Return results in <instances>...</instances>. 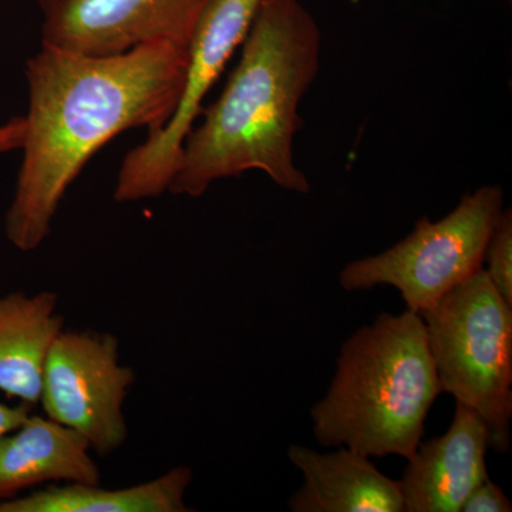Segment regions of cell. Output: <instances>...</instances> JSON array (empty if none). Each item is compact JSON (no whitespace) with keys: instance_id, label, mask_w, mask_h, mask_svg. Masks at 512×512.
Wrapping results in <instances>:
<instances>
[{"instance_id":"6da1fadb","label":"cell","mask_w":512,"mask_h":512,"mask_svg":"<svg viewBox=\"0 0 512 512\" xmlns=\"http://www.w3.org/2000/svg\"><path fill=\"white\" fill-rule=\"evenodd\" d=\"M188 59L187 47L171 42L104 56L42 45L30 57L22 164L5 218L13 247L30 252L46 241L64 195L101 148L124 131L167 123Z\"/></svg>"},{"instance_id":"7a4b0ae2","label":"cell","mask_w":512,"mask_h":512,"mask_svg":"<svg viewBox=\"0 0 512 512\" xmlns=\"http://www.w3.org/2000/svg\"><path fill=\"white\" fill-rule=\"evenodd\" d=\"M221 96L185 138L168 192L198 198L217 181L262 171L284 190L308 194L293 140L299 106L319 70L322 36L301 0H262Z\"/></svg>"},{"instance_id":"3957f363","label":"cell","mask_w":512,"mask_h":512,"mask_svg":"<svg viewBox=\"0 0 512 512\" xmlns=\"http://www.w3.org/2000/svg\"><path fill=\"white\" fill-rule=\"evenodd\" d=\"M441 387L420 313L383 312L345 340L328 392L311 410L320 446L409 460Z\"/></svg>"},{"instance_id":"277c9868","label":"cell","mask_w":512,"mask_h":512,"mask_svg":"<svg viewBox=\"0 0 512 512\" xmlns=\"http://www.w3.org/2000/svg\"><path fill=\"white\" fill-rule=\"evenodd\" d=\"M441 392L476 410L490 448L510 450L512 306L484 269L420 313Z\"/></svg>"},{"instance_id":"5b68a950","label":"cell","mask_w":512,"mask_h":512,"mask_svg":"<svg viewBox=\"0 0 512 512\" xmlns=\"http://www.w3.org/2000/svg\"><path fill=\"white\" fill-rule=\"evenodd\" d=\"M503 205V188H478L443 220L421 218L412 234L392 248L350 262L340 272V286L348 292L393 286L406 309L424 312L484 268L485 249Z\"/></svg>"},{"instance_id":"8992f818","label":"cell","mask_w":512,"mask_h":512,"mask_svg":"<svg viewBox=\"0 0 512 512\" xmlns=\"http://www.w3.org/2000/svg\"><path fill=\"white\" fill-rule=\"evenodd\" d=\"M262 0H215L192 37L180 100L163 127L148 133L121 161L114 200L126 204L158 198L168 191L185 138L204 110V99L235 50L244 43Z\"/></svg>"},{"instance_id":"52a82bcc","label":"cell","mask_w":512,"mask_h":512,"mask_svg":"<svg viewBox=\"0 0 512 512\" xmlns=\"http://www.w3.org/2000/svg\"><path fill=\"white\" fill-rule=\"evenodd\" d=\"M120 359L111 333L63 330L43 373L46 416L82 434L100 456L119 450L128 436L123 406L136 375Z\"/></svg>"},{"instance_id":"ba28073f","label":"cell","mask_w":512,"mask_h":512,"mask_svg":"<svg viewBox=\"0 0 512 512\" xmlns=\"http://www.w3.org/2000/svg\"><path fill=\"white\" fill-rule=\"evenodd\" d=\"M215 0H37L42 45L119 55L140 45L190 47Z\"/></svg>"},{"instance_id":"9c48e42d","label":"cell","mask_w":512,"mask_h":512,"mask_svg":"<svg viewBox=\"0 0 512 512\" xmlns=\"http://www.w3.org/2000/svg\"><path fill=\"white\" fill-rule=\"evenodd\" d=\"M443 436L420 441L399 480L404 512H460L464 501L488 478L490 431L483 417L456 402Z\"/></svg>"},{"instance_id":"30bf717a","label":"cell","mask_w":512,"mask_h":512,"mask_svg":"<svg viewBox=\"0 0 512 512\" xmlns=\"http://www.w3.org/2000/svg\"><path fill=\"white\" fill-rule=\"evenodd\" d=\"M289 461L302 487L289 500L292 512H404L399 481L384 476L366 454L349 447L319 453L291 446Z\"/></svg>"},{"instance_id":"8fae6325","label":"cell","mask_w":512,"mask_h":512,"mask_svg":"<svg viewBox=\"0 0 512 512\" xmlns=\"http://www.w3.org/2000/svg\"><path fill=\"white\" fill-rule=\"evenodd\" d=\"M89 441L49 417L33 416L0 437V503L45 484H100Z\"/></svg>"},{"instance_id":"7c38bea8","label":"cell","mask_w":512,"mask_h":512,"mask_svg":"<svg viewBox=\"0 0 512 512\" xmlns=\"http://www.w3.org/2000/svg\"><path fill=\"white\" fill-rule=\"evenodd\" d=\"M57 305L52 291L0 298V390L30 406L39 403L47 357L64 330Z\"/></svg>"},{"instance_id":"4fadbf2b","label":"cell","mask_w":512,"mask_h":512,"mask_svg":"<svg viewBox=\"0 0 512 512\" xmlns=\"http://www.w3.org/2000/svg\"><path fill=\"white\" fill-rule=\"evenodd\" d=\"M192 483L190 467H175L163 476L133 487L109 490L100 484H49L0 503V512H188L185 494Z\"/></svg>"},{"instance_id":"5bb4252c","label":"cell","mask_w":512,"mask_h":512,"mask_svg":"<svg viewBox=\"0 0 512 512\" xmlns=\"http://www.w3.org/2000/svg\"><path fill=\"white\" fill-rule=\"evenodd\" d=\"M483 268L491 284L512 306V212L503 210L485 249Z\"/></svg>"},{"instance_id":"9a60e30c","label":"cell","mask_w":512,"mask_h":512,"mask_svg":"<svg viewBox=\"0 0 512 512\" xmlns=\"http://www.w3.org/2000/svg\"><path fill=\"white\" fill-rule=\"evenodd\" d=\"M512 504L497 484L485 478L471 491L460 512H511Z\"/></svg>"},{"instance_id":"2e32d148","label":"cell","mask_w":512,"mask_h":512,"mask_svg":"<svg viewBox=\"0 0 512 512\" xmlns=\"http://www.w3.org/2000/svg\"><path fill=\"white\" fill-rule=\"evenodd\" d=\"M25 134V119L22 116L12 117L0 124V156L19 151Z\"/></svg>"},{"instance_id":"e0dca14e","label":"cell","mask_w":512,"mask_h":512,"mask_svg":"<svg viewBox=\"0 0 512 512\" xmlns=\"http://www.w3.org/2000/svg\"><path fill=\"white\" fill-rule=\"evenodd\" d=\"M32 409L33 406L23 402H20L18 406H6V404L0 403V437L22 426L32 414Z\"/></svg>"}]
</instances>
